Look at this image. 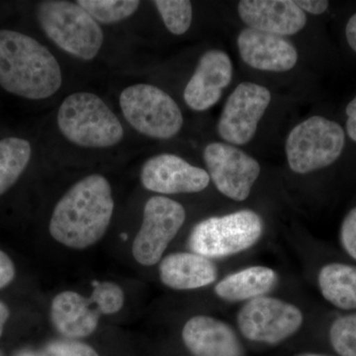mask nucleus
Returning a JSON list of instances; mask_svg holds the SVG:
<instances>
[{
	"label": "nucleus",
	"instance_id": "1",
	"mask_svg": "<svg viewBox=\"0 0 356 356\" xmlns=\"http://www.w3.org/2000/svg\"><path fill=\"white\" fill-rule=\"evenodd\" d=\"M113 211L108 180L102 175H89L74 184L56 205L49 227L51 236L65 247L84 250L104 236Z\"/></svg>",
	"mask_w": 356,
	"mask_h": 356
},
{
	"label": "nucleus",
	"instance_id": "2",
	"mask_svg": "<svg viewBox=\"0 0 356 356\" xmlns=\"http://www.w3.org/2000/svg\"><path fill=\"white\" fill-rule=\"evenodd\" d=\"M63 83L60 65L50 51L32 37L0 29V86L26 99H46Z\"/></svg>",
	"mask_w": 356,
	"mask_h": 356
},
{
	"label": "nucleus",
	"instance_id": "3",
	"mask_svg": "<svg viewBox=\"0 0 356 356\" xmlns=\"http://www.w3.org/2000/svg\"><path fill=\"white\" fill-rule=\"evenodd\" d=\"M60 132L70 142L84 147H109L123 139L116 115L102 98L89 92L67 96L58 113Z\"/></svg>",
	"mask_w": 356,
	"mask_h": 356
},
{
	"label": "nucleus",
	"instance_id": "4",
	"mask_svg": "<svg viewBox=\"0 0 356 356\" xmlns=\"http://www.w3.org/2000/svg\"><path fill=\"white\" fill-rule=\"evenodd\" d=\"M264 231V220L254 210L236 211L199 222L187 245L192 252L208 259H225L254 247Z\"/></svg>",
	"mask_w": 356,
	"mask_h": 356
},
{
	"label": "nucleus",
	"instance_id": "5",
	"mask_svg": "<svg viewBox=\"0 0 356 356\" xmlns=\"http://www.w3.org/2000/svg\"><path fill=\"white\" fill-rule=\"evenodd\" d=\"M37 18L47 36L74 57L90 60L102 49V28L77 3L63 0L40 2Z\"/></svg>",
	"mask_w": 356,
	"mask_h": 356
},
{
	"label": "nucleus",
	"instance_id": "6",
	"mask_svg": "<svg viewBox=\"0 0 356 356\" xmlns=\"http://www.w3.org/2000/svg\"><path fill=\"white\" fill-rule=\"evenodd\" d=\"M346 134L337 122L312 116L292 129L285 151L293 172L307 175L332 165L343 154Z\"/></svg>",
	"mask_w": 356,
	"mask_h": 356
},
{
	"label": "nucleus",
	"instance_id": "7",
	"mask_svg": "<svg viewBox=\"0 0 356 356\" xmlns=\"http://www.w3.org/2000/svg\"><path fill=\"white\" fill-rule=\"evenodd\" d=\"M120 106L133 128L154 139H170L184 125L177 103L165 91L151 84H135L124 89Z\"/></svg>",
	"mask_w": 356,
	"mask_h": 356
},
{
	"label": "nucleus",
	"instance_id": "8",
	"mask_svg": "<svg viewBox=\"0 0 356 356\" xmlns=\"http://www.w3.org/2000/svg\"><path fill=\"white\" fill-rule=\"evenodd\" d=\"M303 323L299 307L267 295L245 302L236 314L238 331L245 339L270 346L294 336Z\"/></svg>",
	"mask_w": 356,
	"mask_h": 356
},
{
	"label": "nucleus",
	"instance_id": "9",
	"mask_svg": "<svg viewBox=\"0 0 356 356\" xmlns=\"http://www.w3.org/2000/svg\"><path fill=\"white\" fill-rule=\"evenodd\" d=\"M185 219L186 212L181 204L165 196L149 198L145 205L142 226L133 243L135 261L144 266L159 264Z\"/></svg>",
	"mask_w": 356,
	"mask_h": 356
},
{
	"label": "nucleus",
	"instance_id": "10",
	"mask_svg": "<svg viewBox=\"0 0 356 356\" xmlns=\"http://www.w3.org/2000/svg\"><path fill=\"white\" fill-rule=\"evenodd\" d=\"M210 179L222 195L242 202L247 200L261 175L259 161L233 145L212 143L203 154Z\"/></svg>",
	"mask_w": 356,
	"mask_h": 356
},
{
	"label": "nucleus",
	"instance_id": "11",
	"mask_svg": "<svg viewBox=\"0 0 356 356\" xmlns=\"http://www.w3.org/2000/svg\"><path fill=\"white\" fill-rule=\"evenodd\" d=\"M271 102L269 89L254 83H242L227 99L218 122V133L233 146L254 139L259 121Z\"/></svg>",
	"mask_w": 356,
	"mask_h": 356
},
{
	"label": "nucleus",
	"instance_id": "12",
	"mask_svg": "<svg viewBox=\"0 0 356 356\" xmlns=\"http://www.w3.org/2000/svg\"><path fill=\"white\" fill-rule=\"evenodd\" d=\"M210 180L207 170L170 154L147 159L140 170L145 188L159 194L197 193L209 186Z\"/></svg>",
	"mask_w": 356,
	"mask_h": 356
},
{
	"label": "nucleus",
	"instance_id": "13",
	"mask_svg": "<svg viewBox=\"0 0 356 356\" xmlns=\"http://www.w3.org/2000/svg\"><path fill=\"white\" fill-rule=\"evenodd\" d=\"M233 65L225 51L210 50L199 60L191 81L184 89V102L195 111H205L214 106L222 90L231 83Z\"/></svg>",
	"mask_w": 356,
	"mask_h": 356
},
{
	"label": "nucleus",
	"instance_id": "14",
	"mask_svg": "<svg viewBox=\"0 0 356 356\" xmlns=\"http://www.w3.org/2000/svg\"><path fill=\"white\" fill-rule=\"evenodd\" d=\"M182 341L192 356H245L234 327L207 315L189 318L181 332Z\"/></svg>",
	"mask_w": 356,
	"mask_h": 356
},
{
	"label": "nucleus",
	"instance_id": "15",
	"mask_svg": "<svg viewBox=\"0 0 356 356\" xmlns=\"http://www.w3.org/2000/svg\"><path fill=\"white\" fill-rule=\"evenodd\" d=\"M238 48L243 62L254 70L285 72L298 62V51L291 42L252 28L240 33Z\"/></svg>",
	"mask_w": 356,
	"mask_h": 356
},
{
	"label": "nucleus",
	"instance_id": "16",
	"mask_svg": "<svg viewBox=\"0 0 356 356\" xmlns=\"http://www.w3.org/2000/svg\"><path fill=\"white\" fill-rule=\"evenodd\" d=\"M241 19L248 28L277 36H291L306 26V13L292 0H242Z\"/></svg>",
	"mask_w": 356,
	"mask_h": 356
},
{
	"label": "nucleus",
	"instance_id": "17",
	"mask_svg": "<svg viewBox=\"0 0 356 356\" xmlns=\"http://www.w3.org/2000/svg\"><path fill=\"white\" fill-rule=\"evenodd\" d=\"M159 278L173 290H195L216 282L219 270L214 261L192 252H173L159 261Z\"/></svg>",
	"mask_w": 356,
	"mask_h": 356
},
{
	"label": "nucleus",
	"instance_id": "18",
	"mask_svg": "<svg viewBox=\"0 0 356 356\" xmlns=\"http://www.w3.org/2000/svg\"><path fill=\"white\" fill-rule=\"evenodd\" d=\"M100 314L88 298L74 291H64L51 301V320L65 339L89 337L97 329Z\"/></svg>",
	"mask_w": 356,
	"mask_h": 356
},
{
	"label": "nucleus",
	"instance_id": "19",
	"mask_svg": "<svg viewBox=\"0 0 356 356\" xmlns=\"http://www.w3.org/2000/svg\"><path fill=\"white\" fill-rule=\"evenodd\" d=\"M278 283V274L270 267L252 266L222 277L214 292L222 301L236 303L264 296Z\"/></svg>",
	"mask_w": 356,
	"mask_h": 356
},
{
	"label": "nucleus",
	"instance_id": "20",
	"mask_svg": "<svg viewBox=\"0 0 356 356\" xmlns=\"http://www.w3.org/2000/svg\"><path fill=\"white\" fill-rule=\"evenodd\" d=\"M318 286L323 298L334 308L356 311V266L332 261L321 267Z\"/></svg>",
	"mask_w": 356,
	"mask_h": 356
},
{
	"label": "nucleus",
	"instance_id": "21",
	"mask_svg": "<svg viewBox=\"0 0 356 356\" xmlns=\"http://www.w3.org/2000/svg\"><path fill=\"white\" fill-rule=\"evenodd\" d=\"M31 145L17 137L0 140V196L19 179L31 159Z\"/></svg>",
	"mask_w": 356,
	"mask_h": 356
},
{
	"label": "nucleus",
	"instance_id": "22",
	"mask_svg": "<svg viewBox=\"0 0 356 356\" xmlns=\"http://www.w3.org/2000/svg\"><path fill=\"white\" fill-rule=\"evenodd\" d=\"M97 22L113 24L130 17L140 6L137 0H79L76 2Z\"/></svg>",
	"mask_w": 356,
	"mask_h": 356
},
{
	"label": "nucleus",
	"instance_id": "23",
	"mask_svg": "<svg viewBox=\"0 0 356 356\" xmlns=\"http://www.w3.org/2000/svg\"><path fill=\"white\" fill-rule=\"evenodd\" d=\"M168 31L184 35L192 22V4L187 0H156L154 1Z\"/></svg>",
	"mask_w": 356,
	"mask_h": 356
},
{
	"label": "nucleus",
	"instance_id": "24",
	"mask_svg": "<svg viewBox=\"0 0 356 356\" xmlns=\"http://www.w3.org/2000/svg\"><path fill=\"white\" fill-rule=\"evenodd\" d=\"M332 348L341 356H356V312L339 316L329 330Z\"/></svg>",
	"mask_w": 356,
	"mask_h": 356
},
{
	"label": "nucleus",
	"instance_id": "25",
	"mask_svg": "<svg viewBox=\"0 0 356 356\" xmlns=\"http://www.w3.org/2000/svg\"><path fill=\"white\" fill-rule=\"evenodd\" d=\"M88 299L100 315H113L123 308L125 295L113 282H96Z\"/></svg>",
	"mask_w": 356,
	"mask_h": 356
},
{
	"label": "nucleus",
	"instance_id": "26",
	"mask_svg": "<svg viewBox=\"0 0 356 356\" xmlns=\"http://www.w3.org/2000/svg\"><path fill=\"white\" fill-rule=\"evenodd\" d=\"M43 356H99L88 344L76 339H56L41 350Z\"/></svg>",
	"mask_w": 356,
	"mask_h": 356
},
{
	"label": "nucleus",
	"instance_id": "27",
	"mask_svg": "<svg viewBox=\"0 0 356 356\" xmlns=\"http://www.w3.org/2000/svg\"><path fill=\"white\" fill-rule=\"evenodd\" d=\"M339 243L344 252L356 261V206L346 215L341 222Z\"/></svg>",
	"mask_w": 356,
	"mask_h": 356
},
{
	"label": "nucleus",
	"instance_id": "28",
	"mask_svg": "<svg viewBox=\"0 0 356 356\" xmlns=\"http://www.w3.org/2000/svg\"><path fill=\"white\" fill-rule=\"evenodd\" d=\"M15 273L13 261L6 252L0 250V289L13 282Z\"/></svg>",
	"mask_w": 356,
	"mask_h": 356
},
{
	"label": "nucleus",
	"instance_id": "29",
	"mask_svg": "<svg viewBox=\"0 0 356 356\" xmlns=\"http://www.w3.org/2000/svg\"><path fill=\"white\" fill-rule=\"evenodd\" d=\"M295 3L304 13L313 14V15H321V14L325 13L330 6V2L325 1V0H297Z\"/></svg>",
	"mask_w": 356,
	"mask_h": 356
},
{
	"label": "nucleus",
	"instance_id": "30",
	"mask_svg": "<svg viewBox=\"0 0 356 356\" xmlns=\"http://www.w3.org/2000/svg\"><path fill=\"white\" fill-rule=\"evenodd\" d=\"M346 112L348 115L346 131H348L350 139L356 142V96L348 103Z\"/></svg>",
	"mask_w": 356,
	"mask_h": 356
},
{
	"label": "nucleus",
	"instance_id": "31",
	"mask_svg": "<svg viewBox=\"0 0 356 356\" xmlns=\"http://www.w3.org/2000/svg\"><path fill=\"white\" fill-rule=\"evenodd\" d=\"M346 40L350 48L356 53V13L351 16L346 28Z\"/></svg>",
	"mask_w": 356,
	"mask_h": 356
},
{
	"label": "nucleus",
	"instance_id": "32",
	"mask_svg": "<svg viewBox=\"0 0 356 356\" xmlns=\"http://www.w3.org/2000/svg\"><path fill=\"white\" fill-rule=\"evenodd\" d=\"M9 316H10V311H9L8 307L3 302L0 301V337L2 336L4 325H6Z\"/></svg>",
	"mask_w": 356,
	"mask_h": 356
},
{
	"label": "nucleus",
	"instance_id": "33",
	"mask_svg": "<svg viewBox=\"0 0 356 356\" xmlns=\"http://www.w3.org/2000/svg\"><path fill=\"white\" fill-rule=\"evenodd\" d=\"M14 356H43L42 355L41 350H30V348H26V350H22L18 351Z\"/></svg>",
	"mask_w": 356,
	"mask_h": 356
},
{
	"label": "nucleus",
	"instance_id": "34",
	"mask_svg": "<svg viewBox=\"0 0 356 356\" xmlns=\"http://www.w3.org/2000/svg\"><path fill=\"white\" fill-rule=\"evenodd\" d=\"M295 356H329V355H320V353H300V355H295Z\"/></svg>",
	"mask_w": 356,
	"mask_h": 356
},
{
	"label": "nucleus",
	"instance_id": "35",
	"mask_svg": "<svg viewBox=\"0 0 356 356\" xmlns=\"http://www.w3.org/2000/svg\"><path fill=\"white\" fill-rule=\"evenodd\" d=\"M0 356H1V353H0Z\"/></svg>",
	"mask_w": 356,
	"mask_h": 356
}]
</instances>
